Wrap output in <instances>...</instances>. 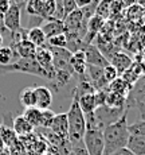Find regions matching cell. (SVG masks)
Returning <instances> with one entry per match:
<instances>
[{
	"mask_svg": "<svg viewBox=\"0 0 145 155\" xmlns=\"http://www.w3.org/2000/svg\"><path fill=\"white\" fill-rule=\"evenodd\" d=\"M136 3H137V5H138V7L145 8V0H136Z\"/></svg>",
	"mask_w": 145,
	"mask_h": 155,
	"instance_id": "cell-38",
	"label": "cell"
},
{
	"mask_svg": "<svg viewBox=\"0 0 145 155\" xmlns=\"http://www.w3.org/2000/svg\"><path fill=\"white\" fill-rule=\"evenodd\" d=\"M17 59H19V57L10 46L0 47V65H11L16 62Z\"/></svg>",
	"mask_w": 145,
	"mask_h": 155,
	"instance_id": "cell-23",
	"label": "cell"
},
{
	"mask_svg": "<svg viewBox=\"0 0 145 155\" xmlns=\"http://www.w3.org/2000/svg\"><path fill=\"white\" fill-rule=\"evenodd\" d=\"M20 104L24 109L35 107V86H27L20 92Z\"/></svg>",
	"mask_w": 145,
	"mask_h": 155,
	"instance_id": "cell-22",
	"label": "cell"
},
{
	"mask_svg": "<svg viewBox=\"0 0 145 155\" xmlns=\"http://www.w3.org/2000/svg\"><path fill=\"white\" fill-rule=\"evenodd\" d=\"M128 131L131 135L143 136V138H145V120H140V121H136V123H133V124H129Z\"/></svg>",
	"mask_w": 145,
	"mask_h": 155,
	"instance_id": "cell-27",
	"label": "cell"
},
{
	"mask_svg": "<svg viewBox=\"0 0 145 155\" xmlns=\"http://www.w3.org/2000/svg\"><path fill=\"white\" fill-rule=\"evenodd\" d=\"M82 144H84V143H82ZM82 144L75 146V147H71V154L73 155H87L86 150H85V147Z\"/></svg>",
	"mask_w": 145,
	"mask_h": 155,
	"instance_id": "cell-32",
	"label": "cell"
},
{
	"mask_svg": "<svg viewBox=\"0 0 145 155\" xmlns=\"http://www.w3.org/2000/svg\"><path fill=\"white\" fill-rule=\"evenodd\" d=\"M12 2L11 0H0V14L4 15L8 11V8L11 7Z\"/></svg>",
	"mask_w": 145,
	"mask_h": 155,
	"instance_id": "cell-31",
	"label": "cell"
},
{
	"mask_svg": "<svg viewBox=\"0 0 145 155\" xmlns=\"http://www.w3.org/2000/svg\"><path fill=\"white\" fill-rule=\"evenodd\" d=\"M0 155H12L10 153V150H7V148H4V150L2 151V153H0Z\"/></svg>",
	"mask_w": 145,
	"mask_h": 155,
	"instance_id": "cell-39",
	"label": "cell"
},
{
	"mask_svg": "<svg viewBox=\"0 0 145 155\" xmlns=\"http://www.w3.org/2000/svg\"><path fill=\"white\" fill-rule=\"evenodd\" d=\"M132 62L133 61L129 55L124 54V53H116V54L112 55V59L109 64L117 70L118 76H120V74H124L129 68H131Z\"/></svg>",
	"mask_w": 145,
	"mask_h": 155,
	"instance_id": "cell-13",
	"label": "cell"
},
{
	"mask_svg": "<svg viewBox=\"0 0 145 155\" xmlns=\"http://www.w3.org/2000/svg\"><path fill=\"white\" fill-rule=\"evenodd\" d=\"M129 99H140V97H145V74L143 77L137 80L132 88V92L129 93Z\"/></svg>",
	"mask_w": 145,
	"mask_h": 155,
	"instance_id": "cell-24",
	"label": "cell"
},
{
	"mask_svg": "<svg viewBox=\"0 0 145 155\" xmlns=\"http://www.w3.org/2000/svg\"><path fill=\"white\" fill-rule=\"evenodd\" d=\"M118 77V73L117 70L114 69L113 66H112L110 64L106 65L105 68H103V78H105V81L108 82V84H110V82H113L114 80H116Z\"/></svg>",
	"mask_w": 145,
	"mask_h": 155,
	"instance_id": "cell-29",
	"label": "cell"
},
{
	"mask_svg": "<svg viewBox=\"0 0 145 155\" xmlns=\"http://www.w3.org/2000/svg\"><path fill=\"white\" fill-rule=\"evenodd\" d=\"M93 2L94 0H75V4L78 8H85V7H87V5H90Z\"/></svg>",
	"mask_w": 145,
	"mask_h": 155,
	"instance_id": "cell-33",
	"label": "cell"
},
{
	"mask_svg": "<svg viewBox=\"0 0 145 155\" xmlns=\"http://www.w3.org/2000/svg\"><path fill=\"white\" fill-rule=\"evenodd\" d=\"M55 10V0H28L24 11L30 16H39L43 20H50Z\"/></svg>",
	"mask_w": 145,
	"mask_h": 155,
	"instance_id": "cell-3",
	"label": "cell"
},
{
	"mask_svg": "<svg viewBox=\"0 0 145 155\" xmlns=\"http://www.w3.org/2000/svg\"><path fill=\"white\" fill-rule=\"evenodd\" d=\"M50 131H51L54 135H57L58 138L63 139V140H69V126H67L66 113L55 115L51 127H50Z\"/></svg>",
	"mask_w": 145,
	"mask_h": 155,
	"instance_id": "cell-10",
	"label": "cell"
},
{
	"mask_svg": "<svg viewBox=\"0 0 145 155\" xmlns=\"http://www.w3.org/2000/svg\"><path fill=\"white\" fill-rule=\"evenodd\" d=\"M27 39L34 45L35 47H42L46 45L47 42V38L44 35L43 30L40 27H34V28H30L27 30Z\"/></svg>",
	"mask_w": 145,
	"mask_h": 155,
	"instance_id": "cell-18",
	"label": "cell"
},
{
	"mask_svg": "<svg viewBox=\"0 0 145 155\" xmlns=\"http://www.w3.org/2000/svg\"><path fill=\"white\" fill-rule=\"evenodd\" d=\"M84 147L87 155H103V136L102 130L98 128H86L84 136Z\"/></svg>",
	"mask_w": 145,
	"mask_h": 155,
	"instance_id": "cell-4",
	"label": "cell"
},
{
	"mask_svg": "<svg viewBox=\"0 0 145 155\" xmlns=\"http://www.w3.org/2000/svg\"><path fill=\"white\" fill-rule=\"evenodd\" d=\"M35 59L39 64V66L46 71L47 81L51 82L55 77V70H54V65H52V54L50 47L47 45H44L42 47H38L36 51H35Z\"/></svg>",
	"mask_w": 145,
	"mask_h": 155,
	"instance_id": "cell-5",
	"label": "cell"
},
{
	"mask_svg": "<svg viewBox=\"0 0 145 155\" xmlns=\"http://www.w3.org/2000/svg\"><path fill=\"white\" fill-rule=\"evenodd\" d=\"M69 155H73V154H71V153H70V154H69Z\"/></svg>",
	"mask_w": 145,
	"mask_h": 155,
	"instance_id": "cell-41",
	"label": "cell"
},
{
	"mask_svg": "<svg viewBox=\"0 0 145 155\" xmlns=\"http://www.w3.org/2000/svg\"><path fill=\"white\" fill-rule=\"evenodd\" d=\"M12 131L15 132V135L26 136V135H31V132L34 131V127L23 117V115H20V116H16V117L14 119Z\"/></svg>",
	"mask_w": 145,
	"mask_h": 155,
	"instance_id": "cell-17",
	"label": "cell"
},
{
	"mask_svg": "<svg viewBox=\"0 0 145 155\" xmlns=\"http://www.w3.org/2000/svg\"><path fill=\"white\" fill-rule=\"evenodd\" d=\"M11 2H12V4H16L17 7L23 11L26 8V4L28 3V0H11Z\"/></svg>",
	"mask_w": 145,
	"mask_h": 155,
	"instance_id": "cell-35",
	"label": "cell"
},
{
	"mask_svg": "<svg viewBox=\"0 0 145 155\" xmlns=\"http://www.w3.org/2000/svg\"><path fill=\"white\" fill-rule=\"evenodd\" d=\"M126 148H129L134 155H145V138L131 135L128 139Z\"/></svg>",
	"mask_w": 145,
	"mask_h": 155,
	"instance_id": "cell-19",
	"label": "cell"
},
{
	"mask_svg": "<svg viewBox=\"0 0 145 155\" xmlns=\"http://www.w3.org/2000/svg\"><path fill=\"white\" fill-rule=\"evenodd\" d=\"M61 2H62V5H63L65 15H66V16L78 8L77 7V4H75V0H61Z\"/></svg>",
	"mask_w": 145,
	"mask_h": 155,
	"instance_id": "cell-30",
	"label": "cell"
},
{
	"mask_svg": "<svg viewBox=\"0 0 145 155\" xmlns=\"http://www.w3.org/2000/svg\"><path fill=\"white\" fill-rule=\"evenodd\" d=\"M77 99H78V105L84 115H90V113L96 112V109L98 108L94 93H85V94H82V96L77 97Z\"/></svg>",
	"mask_w": 145,
	"mask_h": 155,
	"instance_id": "cell-14",
	"label": "cell"
},
{
	"mask_svg": "<svg viewBox=\"0 0 145 155\" xmlns=\"http://www.w3.org/2000/svg\"><path fill=\"white\" fill-rule=\"evenodd\" d=\"M70 65H71L73 73L79 76L81 78H84L86 76V69H87V64H86V58H85V53L84 50H78V51L73 53L71 59H70Z\"/></svg>",
	"mask_w": 145,
	"mask_h": 155,
	"instance_id": "cell-12",
	"label": "cell"
},
{
	"mask_svg": "<svg viewBox=\"0 0 145 155\" xmlns=\"http://www.w3.org/2000/svg\"><path fill=\"white\" fill-rule=\"evenodd\" d=\"M23 117L31 124L32 127H40V120H42V111L38 109L36 107L32 108H26L23 112Z\"/></svg>",
	"mask_w": 145,
	"mask_h": 155,
	"instance_id": "cell-21",
	"label": "cell"
},
{
	"mask_svg": "<svg viewBox=\"0 0 145 155\" xmlns=\"http://www.w3.org/2000/svg\"><path fill=\"white\" fill-rule=\"evenodd\" d=\"M47 45L50 47H57V49H67L66 34H59L57 37L50 38V39H47Z\"/></svg>",
	"mask_w": 145,
	"mask_h": 155,
	"instance_id": "cell-26",
	"label": "cell"
},
{
	"mask_svg": "<svg viewBox=\"0 0 145 155\" xmlns=\"http://www.w3.org/2000/svg\"><path fill=\"white\" fill-rule=\"evenodd\" d=\"M66 116L67 126H69V142L71 147L82 144L85 132H86V120H85V115L79 108L78 99L75 96H73V101L70 104Z\"/></svg>",
	"mask_w": 145,
	"mask_h": 155,
	"instance_id": "cell-2",
	"label": "cell"
},
{
	"mask_svg": "<svg viewBox=\"0 0 145 155\" xmlns=\"http://www.w3.org/2000/svg\"><path fill=\"white\" fill-rule=\"evenodd\" d=\"M132 88H133V85H131L129 82H126L122 77H117V78L114 80L113 82H110L108 86L109 92L117 93V94H120V96L126 97V99H128L129 93L132 92Z\"/></svg>",
	"mask_w": 145,
	"mask_h": 155,
	"instance_id": "cell-16",
	"label": "cell"
},
{
	"mask_svg": "<svg viewBox=\"0 0 145 155\" xmlns=\"http://www.w3.org/2000/svg\"><path fill=\"white\" fill-rule=\"evenodd\" d=\"M55 117V113L50 109H46V111H42V120H40V127L46 128V130H50L52 124V120Z\"/></svg>",
	"mask_w": 145,
	"mask_h": 155,
	"instance_id": "cell-28",
	"label": "cell"
},
{
	"mask_svg": "<svg viewBox=\"0 0 145 155\" xmlns=\"http://www.w3.org/2000/svg\"><path fill=\"white\" fill-rule=\"evenodd\" d=\"M3 20H4V27L11 34L16 32L17 30L22 28L20 22H22V10L17 7L16 4H11L8 11L3 15Z\"/></svg>",
	"mask_w": 145,
	"mask_h": 155,
	"instance_id": "cell-6",
	"label": "cell"
},
{
	"mask_svg": "<svg viewBox=\"0 0 145 155\" xmlns=\"http://www.w3.org/2000/svg\"><path fill=\"white\" fill-rule=\"evenodd\" d=\"M3 41H4V38H3V35L0 34V47H3Z\"/></svg>",
	"mask_w": 145,
	"mask_h": 155,
	"instance_id": "cell-40",
	"label": "cell"
},
{
	"mask_svg": "<svg viewBox=\"0 0 145 155\" xmlns=\"http://www.w3.org/2000/svg\"><path fill=\"white\" fill-rule=\"evenodd\" d=\"M52 104V92L47 86H35V107L40 111L50 109Z\"/></svg>",
	"mask_w": 145,
	"mask_h": 155,
	"instance_id": "cell-8",
	"label": "cell"
},
{
	"mask_svg": "<svg viewBox=\"0 0 145 155\" xmlns=\"http://www.w3.org/2000/svg\"><path fill=\"white\" fill-rule=\"evenodd\" d=\"M103 22L105 19L98 15H94L90 18L87 23V30H86V35L84 38V43L85 45H91V41L99 34V30L103 27Z\"/></svg>",
	"mask_w": 145,
	"mask_h": 155,
	"instance_id": "cell-11",
	"label": "cell"
},
{
	"mask_svg": "<svg viewBox=\"0 0 145 155\" xmlns=\"http://www.w3.org/2000/svg\"><path fill=\"white\" fill-rule=\"evenodd\" d=\"M128 109L121 115L120 119L102 128L103 136V155H112L114 151L126 147L131 136L128 131Z\"/></svg>",
	"mask_w": 145,
	"mask_h": 155,
	"instance_id": "cell-1",
	"label": "cell"
},
{
	"mask_svg": "<svg viewBox=\"0 0 145 155\" xmlns=\"http://www.w3.org/2000/svg\"><path fill=\"white\" fill-rule=\"evenodd\" d=\"M126 104V97L120 96L117 93H113V92H108L106 94V100H105V105L108 108L112 109H124Z\"/></svg>",
	"mask_w": 145,
	"mask_h": 155,
	"instance_id": "cell-20",
	"label": "cell"
},
{
	"mask_svg": "<svg viewBox=\"0 0 145 155\" xmlns=\"http://www.w3.org/2000/svg\"><path fill=\"white\" fill-rule=\"evenodd\" d=\"M7 30L4 27V20H3V14H0V34L3 35V32H5Z\"/></svg>",
	"mask_w": 145,
	"mask_h": 155,
	"instance_id": "cell-37",
	"label": "cell"
},
{
	"mask_svg": "<svg viewBox=\"0 0 145 155\" xmlns=\"http://www.w3.org/2000/svg\"><path fill=\"white\" fill-rule=\"evenodd\" d=\"M84 53H85V58H86L87 65L97 66V68H105L106 65H109V61L106 59V57L93 45H86L84 47Z\"/></svg>",
	"mask_w": 145,
	"mask_h": 155,
	"instance_id": "cell-7",
	"label": "cell"
},
{
	"mask_svg": "<svg viewBox=\"0 0 145 155\" xmlns=\"http://www.w3.org/2000/svg\"><path fill=\"white\" fill-rule=\"evenodd\" d=\"M40 28L43 30V32H44V35H46L47 39L66 32L63 22H61V20H47L46 23H43Z\"/></svg>",
	"mask_w": 145,
	"mask_h": 155,
	"instance_id": "cell-15",
	"label": "cell"
},
{
	"mask_svg": "<svg viewBox=\"0 0 145 155\" xmlns=\"http://www.w3.org/2000/svg\"><path fill=\"white\" fill-rule=\"evenodd\" d=\"M118 3H120L121 8H125V7H131V5H133L136 3V0H117Z\"/></svg>",
	"mask_w": 145,
	"mask_h": 155,
	"instance_id": "cell-36",
	"label": "cell"
},
{
	"mask_svg": "<svg viewBox=\"0 0 145 155\" xmlns=\"http://www.w3.org/2000/svg\"><path fill=\"white\" fill-rule=\"evenodd\" d=\"M10 47L16 53L19 58H34L35 51H36V47L27 39V37L22 38L16 42H12Z\"/></svg>",
	"mask_w": 145,
	"mask_h": 155,
	"instance_id": "cell-9",
	"label": "cell"
},
{
	"mask_svg": "<svg viewBox=\"0 0 145 155\" xmlns=\"http://www.w3.org/2000/svg\"><path fill=\"white\" fill-rule=\"evenodd\" d=\"M113 3H114V0H99L98 5H97V10H96V15L106 19L110 15V7Z\"/></svg>",
	"mask_w": 145,
	"mask_h": 155,
	"instance_id": "cell-25",
	"label": "cell"
},
{
	"mask_svg": "<svg viewBox=\"0 0 145 155\" xmlns=\"http://www.w3.org/2000/svg\"><path fill=\"white\" fill-rule=\"evenodd\" d=\"M112 155H134L132 153L129 148H126V147H124V148H120V150H117V151H114Z\"/></svg>",
	"mask_w": 145,
	"mask_h": 155,
	"instance_id": "cell-34",
	"label": "cell"
}]
</instances>
